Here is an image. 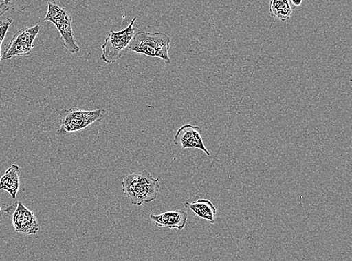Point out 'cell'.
Returning a JSON list of instances; mask_svg holds the SVG:
<instances>
[{"label": "cell", "mask_w": 352, "mask_h": 261, "mask_svg": "<svg viewBox=\"0 0 352 261\" xmlns=\"http://www.w3.org/2000/svg\"><path fill=\"white\" fill-rule=\"evenodd\" d=\"M159 178H154L146 170L122 176V189L131 204L142 206L157 199L160 184Z\"/></svg>", "instance_id": "6da1fadb"}, {"label": "cell", "mask_w": 352, "mask_h": 261, "mask_svg": "<svg viewBox=\"0 0 352 261\" xmlns=\"http://www.w3.org/2000/svg\"><path fill=\"white\" fill-rule=\"evenodd\" d=\"M170 37L161 32H138L131 42L129 50L138 54L157 58L170 64L169 56Z\"/></svg>", "instance_id": "7a4b0ae2"}, {"label": "cell", "mask_w": 352, "mask_h": 261, "mask_svg": "<svg viewBox=\"0 0 352 261\" xmlns=\"http://www.w3.org/2000/svg\"><path fill=\"white\" fill-rule=\"evenodd\" d=\"M108 115L104 109L94 111L81 110L77 108L63 109L59 116L60 127L56 134L60 138L81 132L96 122L103 121Z\"/></svg>", "instance_id": "3957f363"}, {"label": "cell", "mask_w": 352, "mask_h": 261, "mask_svg": "<svg viewBox=\"0 0 352 261\" xmlns=\"http://www.w3.org/2000/svg\"><path fill=\"white\" fill-rule=\"evenodd\" d=\"M137 17L131 21L124 30H111L102 45V60L108 64H113L124 56L135 34V23Z\"/></svg>", "instance_id": "277c9868"}, {"label": "cell", "mask_w": 352, "mask_h": 261, "mask_svg": "<svg viewBox=\"0 0 352 261\" xmlns=\"http://www.w3.org/2000/svg\"><path fill=\"white\" fill-rule=\"evenodd\" d=\"M44 21L52 23L58 30L63 46L71 54H77L80 52V47L72 28V16L64 8L54 2H48Z\"/></svg>", "instance_id": "5b68a950"}, {"label": "cell", "mask_w": 352, "mask_h": 261, "mask_svg": "<svg viewBox=\"0 0 352 261\" xmlns=\"http://www.w3.org/2000/svg\"><path fill=\"white\" fill-rule=\"evenodd\" d=\"M41 30L40 24L34 27L24 28L15 32L2 56L3 60L14 56H28L34 47V42Z\"/></svg>", "instance_id": "8992f818"}, {"label": "cell", "mask_w": 352, "mask_h": 261, "mask_svg": "<svg viewBox=\"0 0 352 261\" xmlns=\"http://www.w3.org/2000/svg\"><path fill=\"white\" fill-rule=\"evenodd\" d=\"M174 144L181 146L183 149H199L206 153L208 156H210V152L204 143L201 130L198 126L187 124L179 128L174 138Z\"/></svg>", "instance_id": "52a82bcc"}, {"label": "cell", "mask_w": 352, "mask_h": 261, "mask_svg": "<svg viewBox=\"0 0 352 261\" xmlns=\"http://www.w3.org/2000/svg\"><path fill=\"white\" fill-rule=\"evenodd\" d=\"M12 224L15 231L22 234H36L39 231V225L35 214L21 202H18L17 209L13 214Z\"/></svg>", "instance_id": "ba28073f"}, {"label": "cell", "mask_w": 352, "mask_h": 261, "mask_svg": "<svg viewBox=\"0 0 352 261\" xmlns=\"http://www.w3.org/2000/svg\"><path fill=\"white\" fill-rule=\"evenodd\" d=\"M150 218L160 227L182 231L188 221V213L183 210L169 211L160 215L151 214Z\"/></svg>", "instance_id": "9c48e42d"}, {"label": "cell", "mask_w": 352, "mask_h": 261, "mask_svg": "<svg viewBox=\"0 0 352 261\" xmlns=\"http://www.w3.org/2000/svg\"><path fill=\"white\" fill-rule=\"evenodd\" d=\"M184 207L190 209L199 218L214 224L217 217V209L214 204L207 199H200L192 202H184Z\"/></svg>", "instance_id": "30bf717a"}, {"label": "cell", "mask_w": 352, "mask_h": 261, "mask_svg": "<svg viewBox=\"0 0 352 261\" xmlns=\"http://www.w3.org/2000/svg\"><path fill=\"white\" fill-rule=\"evenodd\" d=\"M20 189V168L13 165L6 170V174L0 178V191L9 192L14 200L17 199Z\"/></svg>", "instance_id": "8fae6325"}, {"label": "cell", "mask_w": 352, "mask_h": 261, "mask_svg": "<svg viewBox=\"0 0 352 261\" xmlns=\"http://www.w3.org/2000/svg\"><path fill=\"white\" fill-rule=\"evenodd\" d=\"M293 10L289 0H271L270 3V14L273 18L281 21L290 19Z\"/></svg>", "instance_id": "7c38bea8"}, {"label": "cell", "mask_w": 352, "mask_h": 261, "mask_svg": "<svg viewBox=\"0 0 352 261\" xmlns=\"http://www.w3.org/2000/svg\"><path fill=\"white\" fill-rule=\"evenodd\" d=\"M12 23L13 20L11 19L0 21V62H1V60L3 59L1 55V48L3 40L7 34L8 30H9Z\"/></svg>", "instance_id": "4fadbf2b"}, {"label": "cell", "mask_w": 352, "mask_h": 261, "mask_svg": "<svg viewBox=\"0 0 352 261\" xmlns=\"http://www.w3.org/2000/svg\"><path fill=\"white\" fill-rule=\"evenodd\" d=\"M289 1L292 10H296V8L299 7L302 3V0H289Z\"/></svg>", "instance_id": "5bb4252c"}]
</instances>
